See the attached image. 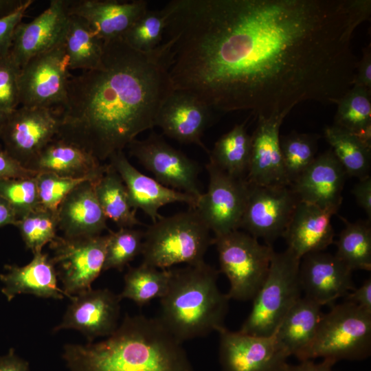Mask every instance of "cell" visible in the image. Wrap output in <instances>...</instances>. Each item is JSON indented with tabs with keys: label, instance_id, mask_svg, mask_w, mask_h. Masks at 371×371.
<instances>
[{
	"label": "cell",
	"instance_id": "7bdbcfd3",
	"mask_svg": "<svg viewBox=\"0 0 371 371\" xmlns=\"http://www.w3.org/2000/svg\"><path fill=\"white\" fill-rule=\"evenodd\" d=\"M33 2L32 0H25L16 11L0 19V58L10 53L14 29Z\"/></svg>",
	"mask_w": 371,
	"mask_h": 371
},
{
	"label": "cell",
	"instance_id": "e0dca14e",
	"mask_svg": "<svg viewBox=\"0 0 371 371\" xmlns=\"http://www.w3.org/2000/svg\"><path fill=\"white\" fill-rule=\"evenodd\" d=\"M352 271L335 255L317 251L300 261L299 279L304 297L319 304H334L355 288Z\"/></svg>",
	"mask_w": 371,
	"mask_h": 371
},
{
	"label": "cell",
	"instance_id": "ba28073f",
	"mask_svg": "<svg viewBox=\"0 0 371 371\" xmlns=\"http://www.w3.org/2000/svg\"><path fill=\"white\" fill-rule=\"evenodd\" d=\"M220 271L229 282V299L253 300L264 283L275 252L272 246L260 244L258 239L238 229L214 236Z\"/></svg>",
	"mask_w": 371,
	"mask_h": 371
},
{
	"label": "cell",
	"instance_id": "8992f818",
	"mask_svg": "<svg viewBox=\"0 0 371 371\" xmlns=\"http://www.w3.org/2000/svg\"><path fill=\"white\" fill-rule=\"evenodd\" d=\"M300 261L288 249L274 252L268 275L254 297L251 311L239 332L256 336L273 335L289 311L302 297Z\"/></svg>",
	"mask_w": 371,
	"mask_h": 371
},
{
	"label": "cell",
	"instance_id": "cb8c5ba5",
	"mask_svg": "<svg viewBox=\"0 0 371 371\" xmlns=\"http://www.w3.org/2000/svg\"><path fill=\"white\" fill-rule=\"evenodd\" d=\"M337 212L299 201L282 237L297 258L323 251L334 243L331 217Z\"/></svg>",
	"mask_w": 371,
	"mask_h": 371
},
{
	"label": "cell",
	"instance_id": "f6af8a7d",
	"mask_svg": "<svg viewBox=\"0 0 371 371\" xmlns=\"http://www.w3.org/2000/svg\"><path fill=\"white\" fill-rule=\"evenodd\" d=\"M360 87L371 90V47L363 49V56L358 61L352 87Z\"/></svg>",
	"mask_w": 371,
	"mask_h": 371
},
{
	"label": "cell",
	"instance_id": "7c38bea8",
	"mask_svg": "<svg viewBox=\"0 0 371 371\" xmlns=\"http://www.w3.org/2000/svg\"><path fill=\"white\" fill-rule=\"evenodd\" d=\"M129 153L164 186L188 193L197 199L201 195L199 164L152 132L143 140H133Z\"/></svg>",
	"mask_w": 371,
	"mask_h": 371
},
{
	"label": "cell",
	"instance_id": "9c48e42d",
	"mask_svg": "<svg viewBox=\"0 0 371 371\" xmlns=\"http://www.w3.org/2000/svg\"><path fill=\"white\" fill-rule=\"evenodd\" d=\"M69 70L63 41L31 58L19 74L20 105L57 110L66 99Z\"/></svg>",
	"mask_w": 371,
	"mask_h": 371
},
{
	"label": "cell",
	"instance_id": "d590c367",
	"mask_svg": "<svg viewBox=\"0 0 371 371\" xmlns=\"http://www.w3.org/2000/svg\"><path fill=\"white\" fill-rule=\"evenodd\" d=\"M318 136L293 132L280 137L282 164L289 186L316 158Z\"/></svg>",
	"mask_w": 371,
	"mask_h": 371
},
{
	"label": "cell",
	"instance_id": "30bf717a",
	"mask_svg": "<svg viewBox=\"0 0 371 371\" xmlns=\"http://www.w3.org/2000/svg\"><path fill=\"white\" fill-rule=\"evenodd\" d=\"M108 236H56L51 243V258L63 291L70 300L89 290L102 271Z\"/></svg>",
	"mask_w": 371,
	"mask_h": 371
},
{
	"label": "cell",
	"instance_id": "3957f363",
	"mask_svg": "<svg viewBox=\"0 0 371 371\" xmlns=\"http://www.w3.org/2000/svg\"><path fill=\"white\" fill-rule=\"evenodd\" d=\"M70 371H193L182 343L157 317L126 315L102 341L64 346Z\"/></svg>",
	"mask_w": 371,
	"mask_h": 371
},
{
	"label": "cell",
	"instance_id": "d4e9b609",
	"mask_svg": "<svg viewBox=\"0 0 371 371\" xmlns=\"http://www.w3.org/2000/svg\"><path fill=\"white\" fill-rule=\"evenodd\" d=\"M56 214L58 229L66 237L99 236L107 228V218L97 199L93 181H85L76 187L60 203Z\"/></svg>",
	"mask_w": 371,
	"mask_h": 371
},
{
	"label": "cell",
	"instance_id": "7402d4cb",
	"mask_svg": "<svg viewBox=\"0 0 371 371\" xmlns=\"http://www.w3.org/2000/svg\"><path fill=\"white\" fill-rule=\"evenodd\" d=\"M289 112L258 116L251 135V150L246 180L258 186L288 185L280 146V128Z\"/></svg>",
	"mask_w": 371,
	"mask_h": 371
},
{
	"label": "cell",
	"instance_id": "b9f144b4",
	"mask_svg": "<svg viewBox=\"0 0 371 371\" xmlns=\"http://www.w3.org/2000/svg\"><path fill=\"white\" fill-rule=\"evenodd\" d=\"M20 71L10 53L0 58V112L8 114L20 105Z\"/></svg>",
	"mask_w": 371,
	"mask_h": 371
},
{
	"label": "cell",
	"instance_id": "ffe728a7",
	"mask_svg": "<svg viewBox=\"0 0 371 371\" xmlns=\"http://www.w3.org/2000/svg\"><path fill=\"white\" fill-rule=\"evenodd\" d=\"M69 14L85 19L103 42L122 38L148 9L144 0H65Z\"/></svg>",
	"mask_w": 371,
	"mask_h": 371
},
{
	"label": "cell",
	"instance_id": "ee69618b",
	"mask_svg": "<svg viewBox=\"0 0 371 371\" xmlns=\"http://www.w3.org/2000/svg\"><path fill=\"white\" fill-rule=\"evenodd\" d=\"M37 174L23 167L0 144V179L35 177Z\"/></svg>",
	"mask_w": 371,
	"mask_h": 371
},
{
	"label": "cell",
	"instance_id": "bcb514c9",
	"mask_svg": "<svg viewBox=\"0 0 371 371\" xmlns=\"http://www.w3.org/2000/svg\"><path fill=\"white\" fill-rule=\"evenodd\" d=\"M358 205L366 212L368 220L371 221V177L367 176L359 179L352 190Z\"/></svg>",
	"mask_w": 371,
	"mask_h": 371
},
{
	"label": "cell",
	"instance_id": "d6a6232c",
	"mask_svg": "<svg viewBox=\"0 0 371 371\" xmlns=\"http://www.w3.org/2000/svg\"><path fill=\"white\" fill-rule=\"evenodd\" d=\"M336 104L333 124L371 144V90L353 86Z\"/></svg>",
	"mask_w": 371,
	"mask_h": 371
},
{
	"label": "cell",
	"instance_id": "ab89813d",
	"mask_svg": "<svg viewBox=\"0 0 371 371\" xmlns=\"http://www.w3.org/2000/svg\"><path fill=\"white\" fill-rule=\"evenodd\" d=\"M36 176L0 179V196L12 207L18 220L41 205Z\"/></svg>",
	"mask_w": 371,
	"mask_h": 371
},
{
	"label": "cell",
	"instance_id": "2e32d148",
	"mask_svg": "<svg viewBox=\"0 0 371 371\" xmlns=\"http://www.w3.org/2000/svg\"><path fill=\"white\" fill-rule=\"evenodd\" d=\"M121 298L107 289H92L74 295L62 322L54 331L75 329L92 341L109 337L117 328Z\"/></svg>",
	"mask_w": 371,
	"mask_h": 371
},
{
	"label": "cell",
	"instance_id": "6da1fadb",
	"mask_svg": "<svg viewBox=\"0 0 371 371\" xmlns=\"http://www.w3.org/2000/svg\"><path fill=\"white\" fill-rule=\"evenodd\" d=\"M175 90L212 109L268 117L352 87L355 29L370 0H172L164 7Z\"/></svg>",
	"mask_w": 371,
	"mask_h": 371
},
{
	"label": "cell",
	"instance_id": "f35d334b",
	"mask_svg": "<svg viewBox=\"0 0 371 371\" xmlns=\"http://www.w3.org/2000/svg\"><path fill=\"white\" fill-rule=\"evenodd\" d=\"M166 27V14L164 8L159 10L148 9L122 38L135 49L152 51L162 43Z\"/></svg>",
	"mask_w": 371,
	"mask_h": 371
},
{
	"label": "cell",
	"instance_id": "f546056e",
	"mask_svg": "<svg viewBox=\"0 0 371 371\" xmlns=\"http://www.w3.org/2000/svg\"><path fill=\"white\" fill-rule=\"evenodd\" d=\"M63 42L69 69L92 70L100 65L104 42L82 18L69 14Z\"/></svg>",
	"mask_w": 371,
	"mask_h": 371
},
{
	"label": "cell",
	"instance_id": "52a82bcc",
	"mask_svg": "<svg viewBox=\"0 0 371 371\" xmlns=\"http://www.w3.org/2000/svg\"><path fill=\"white\" fill-rule=\"evenodd\" d=\"M371 352V313L344 301L323 313L306 360H362Z\"/></svg>",
	"mask_w": 371,
	"mask_h": 371
},
{
	"label": "cell",
	"instance_id": "1f68e13d",
	"mask_svg": "<svg viewBox=\"0 0 371 371\" xmlns=\"http://www.w3.org/2000/svg\"><path fill=\"white\" fill-rule=\"evenodd\" d=\"M324 135L348 177L370 176L371 144L334 124L326 126Z\"/></svg>",
	"mask_w": 371,
	"mask_h": 371
},
{
	"label": "cell",
	"instance_id": "c3c4849f",
	"mask_svg": "<svg viewBox=\"0 0 371 371\" xmlns=\"http://www.w3.org/2000/svg\"><path fill=\"white\" fill-rule=\"evenodd\" d=\"M334 361L323 359L322 361L315 363L313 359L304 360L297 365L287 363L282 371H333Z\"/></svg>",
	"mask_w": 371,
	"mask_h": 371
},
{
	"label": "cell",
	"instance_id": "681fc988",
	"mask_svg": "<svg viewBox=\"0 0 371 371\" xmlns=\"http://www.w3.org/2000/svg\"><path fill=\"white\" fill-rule=\"evenodd\" d=\"M0 371H30L27 361L18 357L13 348L0 357Z\"/></svg>",
	"mask_w": 371,
	"mask_h": 371
},
{
	"label": "cell",
	"instance_id": "8fae6325",
	"mask_svg": "<svg viewBox=\"0 0 371 371\" xmlns=\"http://www.w3.org/2000/svg\"><path fill=\"white\" fill-rule=\"evenodd\" d=\"M205 168L209 175L207 190L201 194L193 208L214 236L238 229L247 202L249 183L246 179L229 175L210 161Z\"/></svg>",
	"mask_w": 371,
	"mask_h": 371
},
{
	"label": "cell",
	"instance_id": "8d00e7d4",
	"mask_svg": "<svg viewBox=\"0 0 371 371\" xmlns=\"http://www.w3.org/2000/svg\"><path fill=\"white\" fill-rule=\"evenodd\" d=\"M15 226L26 247L34 254L42 251L43 247L57 236V214L40 205L19 218Z\"/></svg>",
	"mask_w": 371,
	"mask_h": 371
},
{
	"label": "cell",
	"instance_id": "7dc6e473",
	"mask_svg": "<svg viewBox=\"0 0 371 371\" xmlns=\"http://www.w3.org/2000/svg\"><path fill=\"white\" fill-rule=\"evenodd\" d=\"M345 298V301L371 313V278L366 279L358 288L355 287Z\"/></svg>",
	"mask_w": 371,
	"mask_h": 371
},
{
	"label": "cell",
	"instance_id": "44dd1931",
	"mask_svg": "<svg viewBox=\"0 0 371 371\" xmlns=\"http://www.w3.org/2000/svg\"><path fill=\"white\" fill-rule=\"evenodd\" d=\"M109 164L121 177L135 210H142L155 222L161 216L159 209L172 203H184L194 207L197 199L188 193L164 186L155 179L144 175L128 160L123 150L113 154Z\"/></svg>",
	"mask_w": 371,
	"mask_h": 371
},
{
	"label": "cell",
	"instance_id": "d6986e66",
	"mask_svg": "<svg viewBox=\"0 0 371 371\" xmlns=\"http://www.w3.org/2000/svg\"><path fill=\"white\" fill-rule=\"evenodd\" d=\"M69 19L65 0H52L32 21L15 27L10 55L21 68L31 58L63 41Z\"/></svg>",
	"mask_w": 371,
	"mask_h": 371
},
{
	"label": "cell",
	"instance_id": "e575fe53",
	"mask_svg": "<svg viewBox=\"0 0 371 371\" xmlns=\"http://www.w3.org/2000/svg\"><path fill=\"white\" fill-rule=\"evenodd\" d=\"M170 278L169 269H160L145 264L131 267L124 276V286L119 295L139 306L148 304L166 293Z\"/></svg>",
	"mask_w": 371,
	"mask_h": 371
},
{
	"label": "cell",
	"instance_id": "4fadbf2b",
	"mask_svg": "<svg viewBox=\"0 0 371 371\" xmlns=\"http://www.w3.org/2000/svg\"><path fill=\"white\" fill-rule=\"evenodd\" d=\"M299 201L291 186L249 184L240 228L272 246L283 236Z\"/></svg>",
	"mask_w": 371,
	"mask_h": 371
},
{
	"label": "cell",
	"instance_id": "5b68a950",
	"mask_svg": "<svg viewBox=\"0 0 371 371\" xmlns=\"http://www.w3.org/2000/svg\"><path fill=\"white\" fill-rule=\"evenodd\" d=\"M213 244L210 230L193 207L171 216H160L144 232L143 264L160 269L203 261Z\"/></svg>",
	"mask_w": 371,
	"mask_h": 371
},
{
	"label": "cell",
	"instance_id": "9a60e30c",
	"mask_svg": "<svg viewBox=\"0 0 371 371\" xmlns=\"http://www.w3.org/2000/svg\"><path fill=\"white\" fill-rule=\"evenodd\" d=\"M217 332L223 371H282L287 364L289 355L273 335H251L225 326Z\"/></svg>",
	"mask_w": 371,
	"mask_h": 371
},
{
	"label": "cell",
	"instance_id": "484cf974",
	"mask_svg": "<svg viewBox=\"0 0 371 371\" xmlns=\"http://www.w3.org/2000/svg\"><path fill=\"white\" fill-rule=\"evenodd\" d=\"M33 255V259L25 266H5L6 272L0 275V280L3 284L1 292L8 301L22 293L56 300L68 297L57 284V273L48 254L41 251Z\"/></svg>",
	"mask_w": 371,
	"mask_h": 371
},
{
	"label": "cell",
	"instance_id": "277c9868",
	"mask_svg": "<svg viewBox=\"0 0 371 371\" xmlns=\"http://www.w3.org/2000/svg\"><path fill=\"white\" fill-rule=\"evenodd\" d=\"M170 271L157 317L166 330L183 343L225 326L230 299L218 289L220 271L204 260Z\"/></svg>",
	"mask_w": 371,
	"mask_h": 371
},
{
	"label": "cell",
	"instance_id": "4316f807",
	"mask_svg": "<svg viewBox=\"0 0 371 371\" xmlns=\"http://www.w3.org/2000/svg\"><path fill=\"white\" fill-rule=\"evenodd\" d=\"M106 167V164H102L84 149L55 138L43 149L29 169L37 173L49 172L65 177L95 181Z\"/></svg>",
	"mask_w": 371,
	"mask_h": 371
},
{
	"label": "cell",
	"instance_id": "f907efd6",
	"mask_svg": "<svg viewBox=\"0 0 371 371\" xmlns=\"http://www.w3.org/2000/svg\"><path fill=\"white\" fill-rule=\"evenodd\" d=\"M18 221L17 215L10 204L0 196V228L15 225Z\"/></svg>",
	"mask_w": 371,
	"mask_h": 371
},
{
	"label": "cell",
	"instance_id": "74e56055",
	"mask_svg": "<svg viewBox=\"0 0 371 371\" xmlns=\"http://www.w3.org/2000/svg\"><path fill=\"white\" fill-rule=\"evenodd\" d=\"M106 247L103 271L122 269L142 254L144 232L133 227L109 231Z\"/></svg>",
	"mask_w": 371,
	"mask_h": 371
},
{
	"label": "cell",
	"instance_id": "83f0119b",
	"mask_svg": "<svg viewBox=\"0 0 371 371\" xmlns=\"http://www.w3.org/2000/svg\"><path fill=\"white\" fill-rule=\"evenodd\" d=\"M321 308L302 296L280 324L273 336L289 357L306 360L323 315Z\"/></svg>",
	"mask_w": 371,
	"mask_h": 371
},
{
	"label": "cell",
	"instance_id": "603a6c76",
	"mask_svg": "<svg viewBox=\"0 0 371 371\" xmlns=\"http://www.w3.org/2000/svg\"><path fill=\"white\" fill-rule=\"evenodd\" d=\"M347 177L330 148L316 157L291 187L300 201L337 212Z\"/></svg>",
	"mask_w": 371,
	"mask_h": 371
},
{
	"label": "cell",
	"instance_id": "5bb4252c",
	"mask_svg": "<svg viewBox=\"0 0 371 371\" xmlns=\"http://www.w3.org/2000/svg\"><path fill=\"white\" fill-rule=\"evenodd\" d=\"M58 131L54 111L21 106L7 115L0 138L6 152L29 169L43 149L56 138Z\"/></svg>",
	"mask_w": 371,
	"mask_h": 371
},
{
	"label": "cell",
	"instance_id": "4dcf8cb0",
	"mask_svg": "<svg viewBox=\"0 0 371 371\" xmlns=\"http://www.w3.org/2000/svg\"><path fill=\"white\" fill-rule=\"evenodd\" d=\"M251 138L245 124H236L209 151V161L236 178L246 179L251 157Z\"/></svg>",
	"mask_w": 371,
	"mask_h": 371
},
{
	"label": "cell",
	"instance_id": "836d02e7",
	"mask_svg": "<svg viewBox=\"0 0 371 371\" xmlns=\"http://www.w3.org/2000/svg\"><path fill=\"white\" fill-rule=\"evenodd\" d=\"M345 227L336 244L335 256L352 271L371 270V221L350 223L343 219Z\"/></svg>",
	"mask_w": 371,
	"mask_h": 371
},
{
	"label": "cell",
	"instance_id": "7a4b0ae2",
	"mask_svg": "<svg viewBox=\"0 0 371 371\" xmlns=\"http://www.w3.org/2000/svg\"><path fill=\"white\" fill-rule=\"evenodd\" d=\"M171 43L152 51L134 49L122 38L104 42L100 65L71 76L64 104L54 111L56 139L74 144L100 161L155 126L175 91L170 76Z\"/></svg>",
	"mask_w": 371,
	"mask_h": 371
},
{
	"label": "cell",
	"instance_id": "f1b7e54d",
	"mask_svg": "<svg viewBox=\"0 0 371 371\" xmlns=\"http://www.w3.org/2000/svg\"><path fill=\"white\" fill-rule=\"evenodd\" d=\"M93 186L97 199L106 218L113 221L120 228L133 227L141 225L133 208L126 188L117 172L106 164L103 174Z\"/></svg>",
	"mask_w": 371,
	"mask_h": 371
},
{
	"label": "cell",
	"instance_id": "60d3db41",
	"mask_svg": "<svg viewBox=\"0 0 371 371\" xmlns=\"http://www.w3.org/2000/svg\"><path fill=\"white\" fill-rule=\"evenodd\" d=\"M40 204L56 211L65 196L89 178H69L49 172H38L36 176Z\"/></svg>",
	"mask_w": 371,
	"mask_h": 371
},
{
	"label": "cell",
	"instance_id": "816d5d0a",
	"mask_svg": "<svg viewBox=\"0 0 371 371\" xmlns=\"http://www.w3.org/2000/svg\"><path fill=\"white\" fill-rule=\"evenodd\" d=\"M25 0H0V19L6 16L19 8Z\"/></svg>",
	"mask_w": 371,
	"mask_h": 371
},
{
	"label": "cell",
	"instance_id": "ac0fdd59",
	"mask_svg": "<svg viewBox=\"0 0 371 371\" xmlns=\"http://www.w3.org/2000/svg\"><path fill=\"white\" fill-rule=\"evenodd\" d=\"M212 110L195 95L175 90L160 109L155 126L178 142L198 145L208 153L201 138L212 120Z\"/></svg>",
	"mask_w": 371,
	"mask_h": 371
},
{
	"label": "cell",
	"instance_id": "f5cc1de1",
	"mask_svg": "<svg viewBox=\"0 0 371 371\" xmlns=\"http://www.w3.org/2000/svg\"><path fill=\"white\" fill-rule=\"evenodd\" d=\"M7 115L8 114L0 112V131L1 130V128L3 126V123L5 122V120H6Z\"/></svg>",
	"mask_w": 371,
	"mask_h": 371
}]
</instances>
